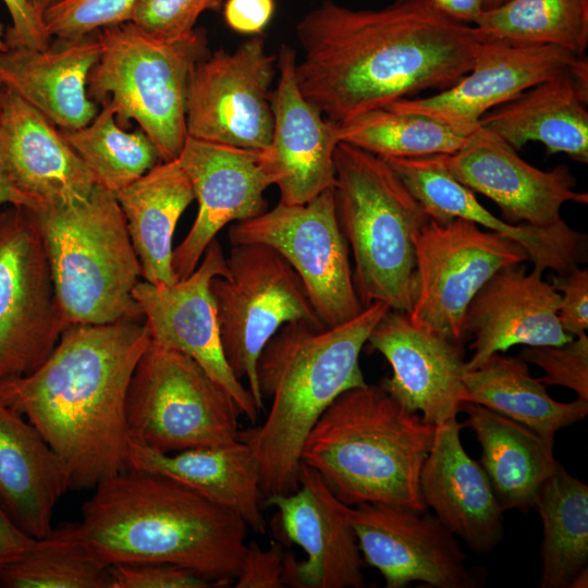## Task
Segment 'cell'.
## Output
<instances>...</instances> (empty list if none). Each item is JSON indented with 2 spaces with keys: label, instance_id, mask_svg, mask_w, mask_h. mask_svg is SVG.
<instances>
[{
  "label": "cell",
  "instance_id": "cell-1",
  "mask_svg": "<svg viewBox=\"0 0 588 588\" xmlns=\"http://www.w3.org/2000/svg\"><path fill=\"white\" fill-rule=\"evenodd\" d=\"M303 96L341 124L425 91H442L471 68L476 27L430 0H394L381 9L321 2L296 25Z\"/></svg>",
  "mask_w": 588,
  "mask_h": 588
},
{
  "label": "cell",
  "instance_id": "cell-2",
  "mask_svg": "<svg viewBox=\"0 0 588 588\" xmlns=\"http://www.w3.org/2000/svg\"><path fill=\"white\" fill-rule=\"evenodd\" d=\"M149 342L145 320L68 324L40 367L0 381V401L48 442L71 490L127 469L126 392Z\"/></svg>",
  "mask_w": 588,
  "mask_h": 588
},
{
  "label": "cell",
  "instance_id": "cell-3",
  "mask_svg": "<svg viewBox=\"0 0 588 588\" xmlns=\"http://www.w3.org/2000/svg\"><path fill=\"white\" fill-rule=\"evenodd\" d=\"M82 534L107 566L161 562L228 587L238 574L248 526L235 513L167 476L126 469L94 488Z\"/></svg>",
  "mask_w": 588,
  "mask_h": 588
},
{
  "label": "cell",
  "instance_id": "cell-4",
  "mask_svg": "<svg viewBox=\"0 0 588 588\" xmlns=\"http://www.w3.org/2000/svg\"><path fill=\"white\" fill-rule=\"evenodd\" d=\"M389 310L388 305L373 303L333 327L287 322L265 345L257 360V379L270 407L262 424L240 431V439L257 460L266 495L289 494L298 488L308 433L338 396L366 384L359 356Z\"/></svg>",
  "mask_w": 588,
  "mask_h": 588
},
{
  "label": "cell",
  "instance_id": "cell-5",
  "mask_svg": "<svg viewBox=\"0 0 588 588\" xmlns=\"http://www.w3.org/2000/svg\"><path fill=\"white\" fill-rule=\"evenodd\" d=\"M436 426L380 384L346 390L308 433L301 454L344 504L384 503L426 511L420 473Z\"/></svg>",
  "mask_w": 588,
  "mask_h": 588
},
{
  "label": "cell",
  "instance_id": "cell-6",
  "mask_svg": "<svg viewBox=\"0 0 588 588\" xmlns=\"http://www.w3.org/2000/svg\"><path fill=\"white\" fill-rule=\"evenodd\" d=\"M334 203L354 260L363 307L383 303L408 314L415 282L414 236L430 217L388 162L345 142L334 151Z\"/></svg>",
  "mask_w": 588,
  "mask_h": 588
},
{
  "label": "cell",
  "instance_id": "cell-7",
  "mask_svg": "<svg viewBox=\"0 0 588 588\" xmlns=\"http://www.w3.org/2000/svg\"><path fill=\"white\" fill-rule=\"evenodd\" d=\"M27 208L40 228L68 324L144 320L133 296L142 268L114 193L95 184L84 200Z\"/></svg>",
  "mask_w": 588,
  "mask_h": 588
},
{
  "label": "cell",
  "instance_id": "cell-8",
  "mask_svg": "<svg viewBox=\"0 0 588 588\" xmlns=\"http://www.w3.org/2000/svg\"><path fill=\"white\" fill-rule=\"evenodd\" d=\"M100 56L87 95L109 103L122 128L134 120L159 151L177 159L187 137L186 96L194 68L209 53L207 34L195 28L174 40L156 38L133 22L97 30Z\"/></svg>",
  "mask_w": 588,
  "mask_h": 588
},
{
  "label": "cell",
  "instance_id": "cell-9",
  "mask_svg": "<svg viewBox=\"0 0 588 588\" xmlns=\"http://www.w3.org/2000/svg\"><path fill=\"white\" fill-rule=\"evenodd\" d=\"M125 416L130 439L174 453L237 440L242 413L194 359L150 340L128 383Z\"/></svg>",
  "mask_w": 588,
  "mask_h": 588
},
{
  "label": "cell",
  "instance_id": "cell-10",
  "mask_svg": "<svg viewBox=\"0 0 588 588\" xmlns=\"http://www.w3.org/2000/svg\"><path fill=\"white\" fill-rule=\"evenodd\" d=\"M226 266L228 275L210 282L222 348L234 376L247 381L261 413L257 360L267 342L287 322L323 324L301 278L274 248L257 243L232 245Z\"/></svg>",
  "mask_w": 588,
  "mask_h": 588
},
{
  "label": "cell",
  "instance_id": "cell-11",
  "mask_svg": "<svg viewBox=\"0 0 588 588\" xmlns=\"http://www.w3.org/2000/svg\"><path fill=\"white\" fill-rule=\"evenodd\" d=\"M415 282L407 315L417 327L461 343L466 309L483 284L503 268L528 260L526 249L465 219H430L414 236Z\"/></svg>",
  "mask_w": 588,
  "mask_h": 588
},
{
  "label": "cell",
  "instance_id": "cell-12",
  "mask_svg": "<svg viewBox=\"0 0 588 588\" xmlns=\"http://www.w3.org/2000/svg\"><path fill=\"white\" fill-rule=\"evenodd\" d=\"M68 326L44 237L32 210L0 208V381L25 377L50 356Z\"/></svg>",
  "mask_w": 588,
  "mask_h": 588
},
{
  "label": "cell",
  "instance_id": "cell-13",
  "mask_svg": "<svg viewBox=\"0 0 588 588\" xmlns=\"http://www.w3.org/2000/svg\"><path fill=\"white\" fill-rule=\"evenodd\" d=\"M229 240L231 245L257 243L279 252L301 278L324 327L348 321L364 309L336 217L334 187L305 204L280 201L255 218L235 222Z\"/></svg>",
  "mask_w": 588,
  "mask_h": 588
},
{
  "label": "cell",
  "instance_id": "cell-14",
  "mask_svg": "<svg viewBox=\"0 0 588 588\" xmlns=\"http://www.w3.org/2000/svg\"><path fill=\"white\" fill-rule=\"evenodd\" d=\"M277 56L261 35L234 51L210 52L194 68L186 96L187 136L261 152L273 131Z\"/></svg>",
  "mask_w": 588,
  "mask_h": 588
},
{
  "label": "cell",
  "instance_id": "cell-15",
  "mask_svg": "<svg viewBox=\"0 0 588 588\" xmlns=\"http://www.w3.org/2000/svg\"><path fill=\"white\" fill-rule=\"evenodd\" d=\"M228 272L226 258L215 238L189 275L168 286L138 281L133 296L143 311L150 340L194 359L233 397L242 416L255 424L260 412L225 359L210 290L211 280L226 277Z\"/></svg>",
  "mask_w": 588,
  "mask_h": 588
},
{
  "label": "cell",
  "instance_id": "cell-16",
  "mask_svg": "<svg viewBox=\"0 0 588 588\" xmlns=\"http://www.w3.org/2000/svg\"><path fill=\"white\" fill-rule=\"evenodd\" d=\"M364 562L379 571L385 588L413 581L436 588H471L475 579L456 537L426 511L384 503L348 505Z\"/></svg>",
  "mask_w": 588,
  "mask_h": 588
},
{
  "label": "cell",
  "instance_id": "cell-17",
  "mask_svg": "<svg viewBox=\"0 0 588 588\" xmlns=\"http://www.w3.org/2000/svg\"><path fill=\"white\" fill-rule=\"evenodd\" d=\"M265 502L277 509L283 538L306 553L304 561H296L291 553H285L284 586H366L365 562L348 519V505L334 495L315 469L302 463L298 488L289 494L267 495Z\"/></svg>",
  "mask_w": 588,
  "mask_h": 588
},
{
  "label": "cell",
  "instance_id": "cell-18",
  "mask_svg": "<svg viewBox=\"0 0 588 588\" xmlns=\"http://www.w3.org/2000/svg\"><path fill=\"white\" fill-rule=\"evenodd\" d=\"M438 158L460 183L495 203L510 224L552 226L563 220L564 204H588V194L576 191V179L566 164L538 169L480 125L463 148Z\"/></svg>",
  "mask_w": 588,
  "mask_h": 588
},
{
  "label": "cell",
  "instance_id": "cell-19",
  "mask_svg": "<svg viewBox=\"0 0 588 588\" xmlns=\"http://www.w3.org/2000/svg\"><path fill=\"white\" fill-rule=\"evenodd\" d=\"M584 65H588L586 56L554 46L519 47L481 40L470 70L454 85L427 97L405 98L384 108L476 130L480 118L491 109L537 84Z\"/></svg>",
  "mask_w": 588,
  "mask_h": 588
},
{
  "label": "cell",
  "instance_id": "cell-20",
  "mask_svg": "<svg viewBox=\"0 0 588 588\" xmlns=\"http://www.w3.org/2000/svg\"><path fill=\"white\" fill-rule=\"evenodd\" d=\"M176 160L198 201L191 230L173 249L172 267L180 280L195 270L223 226L267 210L265 192L272 184L257 151L187 136Z\"/></svg>",
  "mask_w": 588,
  "mask_h": 588
},
{
  "label": "cell",
  "instance_id": "cell-21",
  "mask_svg": "<svg viewBox=\"0 0 588 588\" xmlns=\"http://www.w3.org/2000/svg\"><path fill=\"white\" fill-rule=\"evenodd\" d=\"M369 348L390 364L380 385L405 409L439 426L456 419L465 403V352L461 343L412 323L390 309L368 336Z\"/></svg>",
  "mask_w": 588,
  "mask_h": 588
},
{
  "label": "cell",
  "instance_id": "cell-22",
  "mask_svg": "<svg viewBox=\"0 0 588 588\" xmlns=\"http://www.w3.org/2000/svg\"><path fill=\"white\" fill-rule=\"evenodd\" d=\"M295 51L282 46L277 56L278 85L272 96L273 131L260 163L280 191V201L305 204L335 185L334 151L339 124L328 120L301 93Z\"/></svg>",
  "mask_w": 588,
  "mask_h": 588
},
{
  "label": "cell",
  "instance_id": "cell-23",
  "mask_svg": "<svg viewBox=\"0 0 588 588\" xmlns=\"http://www.w3.org/2000/svg\"><path fill=\"white\" fill-rule=\"evenodd\" d=\"M0 164L24 207L86 199L95 181L60 128L13 91L0 95Z\"/></svg>",
  "mask_w": 588,
  "mask_h": 588
},
{
  "label": "cell",
  "instance_id": "cell-24",
  "mask_svg": "<svg viewBox=\"0 0 588 588\" xmlns=\"http://www.w3.org/2000/svg\"><path fill=\"white\" fill-rule=\"evenodd\" d=\"M537 267L514 265L492 275L469 303L464 330L474 341L466 370L482 365L492 354L514 345H560L572 340L561 327V294L542 279Z\"/></svg>",
  "mask_w": 588,
  "mask_h": 588
},
{
  "label": "cell",
  "instance_id": "cell-25",
  "mask_svg": "<svg viewBox=\"0 0 588 588\" xmlns=\"http://www.w3.org/2000/svg\"><path fill=\"white\" fill-rule=\"evenodd\" d=\"M430 219L446 222L455 218L474 222L520 244L528 260L544 271L569 272L587 261V235L564 220L548 226L510 224L485 208L475 193L453 177L438 155L419 158H384Z\"/></svg>",
  "mask_w": 588,
  "mask_h": 588
},
{
  "label": "cell",
  "instance_id": "cell-26",
  "mask_svg": "<svg viewBox=\"0 0 588 588\" xmlns=\"http://www.w3.org/2000/svg\"><path fill=\"white\" fill-rule=\"evenodd\" d=\"M464 424L456 419L436 426L420 473L426 507L476 553L491 552L504 536L503 509L480 463L461 441Z\"/></svg>",
  "mask_w": 588,
  "mask_h": 588
},
{
  "label": "cell",
  "instance_id": "cell-27",
  "mask_svg": "<svg viewBox=\"0 0 588 588\" xmlns=\"http://www.w3.org/2000/svg\"><path fill=\"white\" fill-rule=\"evenodd\" d=\"M100 56L97 32L52 38L45 49L0 52V85L32 105L60 130L87 125L99 109L87 95V78Z\"/></svg>",
  "mask_w": 588,
  "mask_h": 588
},
{
  "label": "cell",
  "instance_id": "cell-28",
  "mask_svg": "<svg viewBox=\"0 0 588 588\" xmlns=\"http://www.w3.org/2000/svg\"><path fill=\"white\" fill-rule=\"evenodd\" d=\"M588 65L537 84L500 105L479 125L514 149L543 144L549 155L565 154L588 162Z\"/></svg>",
  "mask_w": 588,
  "mask_h": 588
},
{
  "label": "cell",
  "instance_id": "cell-29",
  "mask_svg": "<svg viewBox=\"0 0 588 588\" xmlns=\"http://www.w3.org/2000/svg\"><path fill=\"white\" fill-rule=\"evenodd\" d=\"M128 468L172 478L235 513L253 531L266 534L259 466L250 448L240 438L222 445L174 453H162L130 439Z\"/></svg>",
  "mask_w": 588,
  "mask_h": 588
},
{
  "label": "cell",
  "instance_id": "cell-30",
  "mask_svg": "<svg viewBox=\"0 0 588 588\" xmlns=\"http://www.w3.org/2000/svg\"><path fill=\"white\" fill-rule=\"evenodd\" d=\"M64 466L39 431L0 401V507L26 535L40 539L69 490Z\"/></svg>",
  "mask_w": 588,
  "mask_h": 588
},
{
  "label": "cell",
  "instance_id": "cell-31",
  "mask_svg": "<svg viewBox=\"0 0 588 588\" xmlns=\"http://www.w3.org/2000/svg\"><path fill=\"white\" fill-rule=\"evenodd\" d=\"M126 221L145 281L168 286L179 281L172 267V241L184 210L195 199L177 160L161 161L114 193Z\"/></svg>",
  "mask_w": 588,
  "mask_h": 588
},
{
  "label": "cell",
  "instance_id": "cell-32",
  "mask_svg": "<svg viewBox=\"0 0 588 588\" xmlns=\"http://www.w3.org/2000/svg\"><path fill=\"white\" fill-rule=\"evenodd\" d=\"M461 412L467 415L464 426L481 446L479 463L502 509H534L540 488L559 464L554 439L475 403H463Z\"/></svg>",
  "mask_w": 588,
  "mask_h": 588
},
{
  "label": "cell",
  "instance_id": "cell-33",
  "mask_svg": "<svg viewBox=\"0 0 588 588\" xmlns=\"http://www.w3.org/2000/svg\"><path fill=\"white\" fill-rule=\"evenodd\" d=\"M464 384L465 402L487 407L548 439L588 414L586 400H554L518 356L492 354L478 368L465 371Z\"/></svg>",
  "mask_w": 588,
  "mask_h": 588
},
{
  "label": "cell",
  "instance_id": "cell-34",
  "mask_svg": "<svg viewBox=\"0 0 588 588\" xmlns=\"http://www.w3.org/2000/svg\"><path fill=\"white\" fill-rule=\"evenodd\" d=\"M541 518L540 588H568L588 568V486L560 464L539 490Z\"/></svg>",
  "mask_w": 588,
  "mask_h": 588
},
{
  "label": "cell",
  "instance_id": "cell-35",
  "mask_svg": "<svg viewBox=\"0 0 588 588\" xmlns=\"http://www.w3.org/2000/svg\"><path fill=\"white\" fill-rule=\"evenodd\" d=\"M482 40L554 46L577 56L588 47V0H507L475 22Z\"/></svg>",
  "mask_w": 588,
  "mask_h": 588
},
{
  "label": "cell",
  "instance_id": "cell-36",
  "mask_svg": "<svg viewBox=\"0 0 588 588\" xmlns=\"http://www.w3.org/2000/svg\"><path fill=\"white\" fill-rule=\"evenodd\" d=\"M474 131L388 108L371 110L339 124L341 142L381 158L452 155L465 146Z\"/></svg>",
  "mask_w": 588,
  "mask_h": 588
},
{
  "label": "cell",
  "instance_id": "cell-37",
  "mask_svg": "<svg viewBox=\"0 0 588 588\" xmlns=\"http://www.w3.org/2000/svg\"><path fill=\"white\" fill-rule=\"evenodd\" d=\"M1 588H109V566L86 542L79 523H68L40 539L0 571Z\"/></svg>",
  "mask_w": 588,
  "mask_h": 588
},
{
  "label": "cell",
  "instance_id": "cell-38",
  "mask_svg": "<svg viewBox=\"0 0 588 588\" xmlns=\"http://www.w3.org/2000/svg\"><path fill=\"white\" fill-rule=\"evenodd\" d=\"M60 131L91 173L95 184L112 193L161 162L158 149L139 127L127 132L119 126L109 103L101 105L87 125Z\"/></svg>",
  "mask_w": 588,
  "mask_h": 588
},
{
  "label": "cell",
  "instance_id": "cell-39",
  "mask_svg": "<svg viewBox=\"0 0 588 588\" xmlns=\"http://www.w3.org/2000/svg\"><path fill=\"white\" fill-rule=\"evenodd\" d=\"M138 0H61L42 14L51 38H78L128 22Z\"/></svg>",
  "mask_w": 588,
  "mask_h": 588
},
{
  "label": "cell",
  "instance_id": "cell-40",
  "mask_svg": "<svg viewBox=\"0 0 588 588\" xmlns=\"http://www.w3.org/2000/svg\"><path fill=\"white\" fill-rule=\"evenodd\" d=\"M518 357L541 368L546 387L560 385L588 401V336H573L560 345L523 346Z\"/></svg>",
  "mask_w": 588,
  "mask_h": 588
},
{
  "label": "cell",
  "instance_id": "cell-41",
  "mask_svg": "<svg viewBox=\"0 0 588 588\" xmlns=\"http://www.w3.org/2000/svg\"><path fill=\"white\" fill-rule=\"evenodd\" d=\"M223 0H138L131 22L149 35L174 40L191 34L207 10L219 11Z\"/></svg>",
  "mask_w": 588,
  "mask_h": 588
},
{
  "label": "cell",
  "instance_id": "cell-42",
  "mask_svg": "<svg viewBox=\"0 0 588 588\" xmlns=\"http://www.w3.org/2000/svg\"><path fill=\"white\" fill-rule=\"evenodd\" d=\"M200 574L170 563H120L109 566V588H210Z\"/></svg>",
  "mask_w": 588,
  "mask_h": 588
},
{
  "label": "cell",
  "instance_id": "cell-43",
  "mask_svg": "<svg viewBox=\"0 0 588 588\" xmlns=\"http://www.w3.org/2000/svg\"><path fill=\"white\" fill-rule=\"evenodd\" d=\"M285 552L280 541H272L267 549L257 542L246 543L235 588H281Z\"/></svg>",
  "mask_w": 588,
  "mask_h": 588
},
{
  "label": "cell",
  "instance_id": "cell-44",
  "mask_svg": "<svg viewBox=\"0 0 588 588\" xmlns=\"http://www.w3.org/2000/svg\"><path fill=\"white\" fill-rule=\"evenodd\" d=\"M552 286L561 294L558 317L569 335L586 333L588 329V270L576 267L552 278Z\"/></svg>",
  "mask_w": 588,
  "mask_h": 588
},
{
  "label": "cell",
  "instance_id": "cell-45",
  "mask_svg": "<svg viewBox=\"0 0 588 588\" xmlns=\"http://www.w3.org/2000/svg\"><path fill=\"white\" fill-rule=\"evenodd\" d=\"M11 17V26L5 30L9 48L26 47L45 49L51 42L42 17L24 0H1Z\"/></svg>",
  "mask_w": 588,
  "mask_h": 588
},
{
  "label": "cell",
  "instance_id": "cell-46",
  "mask_svg": "<svg viewBox=\"0 0 588 588\" xmlns=\"http://www.w3.org/2000/svg\"><path fill=\"white\" fill-rule=\"evenodd\" d=\"M274 12L273 0H226L223 17L234 32L258 35L270 22Z\"/></svg>",
  "mask_w": 588,
  "mask_h": 588
},
{
  "label": "cell",
  "instance_id": "cell-47",
  "mask_svg": "<svg viewBox=\"0 0 588 588\" xmlns=\"http://www.w3.org/2000/svg\"><path fill=\"white\" fill-rule=\"evenodd\" d=\"M34 541L0 507V571L21 559Z\"/></svg>",
  "mask_w": 588,
  "mask_h": 588
},
{
  "label": "cell",
  "instance_id": "cell-48",
  "mask_svg": "<svg viewBox=\"0 0 588 588\" xmlns=\"http://www.w3.org/2000/svg\"><path fill=\"white\" fill-rule=\"evenodd\" d=\"M432 4L446 15L474 25L485 11V0H430Z\"/></svg>",
  "mask_w": 588,
  "mask_h": 588
},
{
  "label": "cell",
  "instance_id": "cell-49",
  "mask_svg": "<svg viewBox=\"0 0 588 588\" xmlns=\"http://www.w3.org/2000/svg\"><path fill=\"white\" fill-rule=\"evenodd\" d=\"M1 90H2V86L0 85V95H1ZM5 205L23 206L24 203H23L22 197L15 192V189L9 183L0 164V208Z\"/></svg>",
  "mask_w": 588,
  "mask_h": 588
},
{
  "label": "cell",
  "instance_id": "cell-50",
  "mask_svg": "<svg viewBox=\"0 0 588 588\" xmlns=\"http://www.w3.org/2000/svg\"><path fill=\"white\" fill-rule=\"evenodd\" d=\"M37 14L42 17L44 12L61 0H24Z\"/></svg>",
  "mask_w": 588,
  "mask_h": 588
},
{
  "label": "cell",
  "instance_id": "cell-51",
  "mask_svg": "<svg viewBox=\"0 0 588 588\" xmlns=\"http://www.w3.org/2000/svg\"><path fill=\"white\" fill-rule=\"evenodd\" d=\"M588 587V568L580 572L571 583L568 588H587Z\"/></svg>",
  "mask_w": 588,
  "mask_h": 588
},
{
  "label": "cell",
  "instance_id": "cell-52",
  "mask_svg": "<svg viewBox=\"0 0 588 588\" xmlns=\"http://www.w3.org/2000/svg\"><path fill=\"white\" fill-rule=\"evenodd\" d=\"M9 49V46L5 42V30L3 25L0 23V52Z\"/></svg>",
  "mask_w": 588,
  "mask_h": 588
},
{
  "label": "cell",
  "instance_id": "cell-53",
  "mask_svg": "<svg viewBox=\"0 0 588 588\" xmlns=\"http://www.w3.org/2000/svg\"><path fill=\"white\" fill-rule=\"evenodd\" d=\"M507 0H485V10L495 8Z\"/></svg>",
  "mask_w": 588,
  "mask_h": 588
}]
</instances>
